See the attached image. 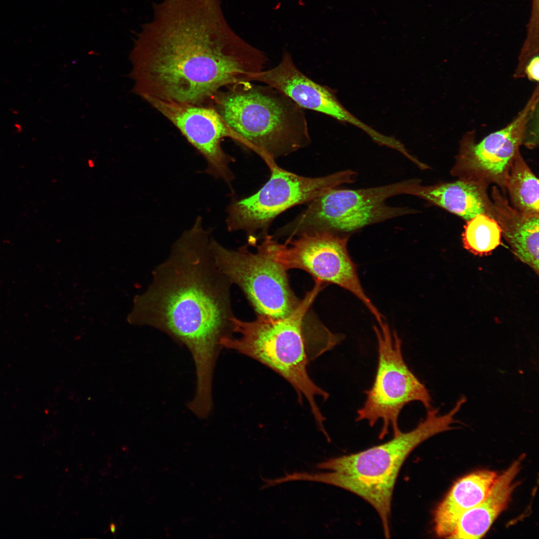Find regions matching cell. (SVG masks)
Returning <instances> with one entry per match:
<instances>
[{"instance_id":"5b68a950","label":"cell","mask_w":539,"mask_h":539,"mask_svg":"<svg viewBox=\"0 0 539 539\" xmlns=\"http://www.w3.org/2000/svg\"><path fill=\"white\" fill-rule=\"evenodd\" d=\"M212 106L269 166L311 142L303 109L269 85L244 82L220 91Z\"/></svg>"},{"instance_id":"d6986e66","label":"cell","mask_w":539,"mask_h":539,"mask_svg":"<svg viewBox=\"0 0 539 539\" xmlns=\"http://www.w3.org/2000/svg\"><path fill=\"white\" fill-rule=\"evenodd\" d=\"M502 231L493 218L477 215L467 221L462 235L464 248L472 253L486 255L501 244Z\"/></svg>"},{"instance_id":"9c48e42d","label":"cell","mask_w":539,"mask_h":539,"mask_svg":"<svg viewBox=\"0 0 539 539\" xmlns=\"http://www.w3.org/2000/svg\"><path fill=\"white\" fill-rule=\"evenodd\" d=\"M348 235L317 231L303 233L279 243L268 235L256 247L287 271L301 270L314 280L334 284L349 291L381 323L384 316L362 288L356 265L348 252Z\"/></svg>"},{"instance_id":"52a82bcc","label":"cell","mask_w":539,"mask_h":539,"mask_svg":"<svg viewBox=\"0 0 539 539\" xmlns=\"http://www.w3.org/2000/svg\"><path fill=\"white\" fill-rule=\"evenodd\" d=\"M268 181L254 194L232 203L228 208L229 231H244L248 245L268 235L273 221L295 206L314 199L344 184L355 181L356 173L346 170L320 177H306L286 171L276 163L269 166Z\"/></svg>"},{"instance_id":"ac0fdd59","label":"cell","mask_w":539,"mask_h":539,"mask_svg":"<svg viewBox=\"0 0 539 539\" xmlns=\"http://www.w3.org/2000/svg\"><path fill=\"white\" fill-rule=\"evenodd\" d=\"M505 189L514 208L525 214L539 215V180L520 152L513 161Z\"/></svg>"},{"instance_id":"ba28073f","label":"cell","mask_w":539,"mask_h":539,"mask_svg":"<svg viewBox=\"0 0 539 539\" xmlns=\"http://www.w3.org/2000/svg\"><path fill=\"white\" fill-rule=\"evenodd\" d=\"M373 326L378 345V364L371 387L364 391L366 400L357 411V421H367L373 427L381 421L378 435L383 439L392 429L393 436L401 431L398 419L403 408L412 402L429 409L431 397L425 386L410 369L402 351L397 333L383 321Z\"/></svg>"},{"instance_id":"8992f818","label":"cell","mask_w":539,"mask_h":539,"mask_svg":"<svg viewBox=\"0 0 539 539\" xmlns=\"http://www.w3.org/2000/svg\"><path fill=\"white\" fill-rule=\"evenodd\" d=\"M420 181L412 179L373 188L331 189L309 202L303 212L278 229L274 236L288 239L317 231L347 235L370 225L415 214V209L391 207L386 200L398 195H410L413 187Z\"/></svg>"},{"instance_id":"7c38bea8","label":"cell","mask_w":539,"mask_h":539,"mask_svg":"<svg viewBox=\"0 0 539 539\" xmlns=\"http://www.w3.org/2000/svg\"><path fill=\"white\" fill-rule=\"evenodd\" d=\"M170 121L205 158V172L228 183L234 176L230 164L235 159L222 149V140L229 138L242 144L240 137L211 105H197L173 101H146Z\"/></svg>"},{"instance_id":"4fadbf2b","label":"cell","mask_w":539,"mask_h":539,"mask_svg":"<svg viewBox=\"0 0 539 539\" xmlns=\"http://www.w3.org/2000/svg\"><path fill=\"white\" fill-rule=\"evenodd\" d=\"M250 82H258L273 87L284 93L302 109L320 112L343 122L357 126L374 139L378 132L352 115L340 103L334 92L327 86L314 81L300 71L291 54L283 52L275 67L252 74Z\"/></svg>"},{"instance_id":"7402d4cb","label":"cell","mask_w":539,"mask_h":539,"mask_svg":"<svg viewBox=\"0 0 539 539\" xmlns=\"http://www.w3.org/2000/svg\"><path fill=\"white\" fill-rule=\"evenodd\" d=\"M14 477L16 479L19 480L22 479L23 477V476L21 474H16L14 475Z\"/></svg>"},{"instance_id":"5bb4252c","label":"cell","mask_w":539,"mask_h":539,"mask_svg":"<svg viewBox=\"0 0 539 539\" xmlns=\"http://www.w3.org/2000/svg\"><path fill=\"white\" fill-rule=\"evenodd\" d=\"M497 186L491 192L493 218L512 252L539 274V215L521 212L509 203Z\"/></svg>"},{"instance_id":"9a60e30c","label":"cell","mask_w":539,"mask_h":539,"mask_svg":"<svg viewBox=\"0 0 539 539\" xmlns=\"http://www.w3.org/2000/svg\"><path fill=\"white\" fill-rule=\"evenodd\" d=\"M487 186L461 179L453 182L430 186H422L419 183L413 187L411 195L444 209L467 221L479 214H485L493 218V204L487 194Z\"/></svg>"},{"instance_id":"30bf717a","label":"cell","mask_w":539,"mask_h":539,"mask_svg":"<svg viewBox=\"0 0 539 539\" xmlns=\"http://www.w3.org/2000/svg\"><path fill=\"white\" fill-rule=\"evenodd\" d=\"M210 247L216 262L232 284L244 292L256 314L284 318L302 303L290 286L287 270L264 253L244 246L227 249L211 237Z\"/></svg>"},{"instance_id":"44dd1931","label":"cell","mask_w":539,"mask_h":539,"mask_svg":"<svg viewBox=\"0 0 539 539\" xmlns=\"http://www.w3.org/2000/svg\"><path fill=\"white\" fill-rule=\"evenodd\" d=\"M109 529L112 533L115 534L116 530V525L114 523H110L109 525Z\"/></svg>"},{"instance_id":"6da1fadb","label":"cell","mask_w":539,"mask_h":539,"mask_svg":"<svg viewBox=\"0 0 539 539\" xmlns=\"http://www.w3.org/2000/svg\"><path fill=\"white\" fill-rule=\"evenodd\" d=\"M152 7L130 55L133 91L145 101L211 103L267 64L231 27L220 0H160Z\"/></svg>"},{"instance_id":"e0dca14e","label":"cell","mask_w":539,"mask_h":539,"mask_svg":"<svg viewBox=\"0 0 539 539\" xmlns=\"http://www.w3.org/2000/svg\"><path fill=\"white\" fill-rule=\"evenodd\" d=\"M523 459L524 456H521L497 476L485 498L461 517L448 538L474 539L485 536L507 506L516 487L514 480Z\"/></svg>"},{"instance_id":"277c9868","label":"cell","mask_w":539,"mask_h":539,"mask_svg":"<svg viewBox=\"0 0 539 539\" xmlns=\"http://www.w3.org/2000/svg\"><path fill=\"white\" fill-rule=\"evenodd\" d=\"M460 410L455 405L447 413L427 409L425 418L410 431H401L390 440L365 450L332 458L318 463L326 472H298V481L316 482L335 486L357 495L377 513L386 538L391 536L390 519L393 493L405 461L421 443L455 428V416Z\"/></svg>"},{"instance_id":"3957f363","label":"cell","mask_w":539,"mask_h":539,"mask_svg":"<svg viewBox=\"0 0 539 539\" xmlns=\"http://www.w3.org/2000/svg\"><path fill=\"white\" fill-rule=\"evenodd\" d=\"M315 281L313 288L303 298L301 306L291 315L275 318L257 314L251 321L234 319L235 336L223 339L224 348L250 357L270 368L288 381L299 401L305 398L320 429L325 418L316 401L318 397L327 400L329 394L316 385L307 372L308 364L332 349L344 339L327 328L310 308L324 287Z\"/></svg>"},{"instance_id":"ffe728a7","label":"cell","mask_w":539,"mask_h":539,"mask_svg":"<svg viewBox=\"0 0 539 539\" xmlns=\"http://www.w3.org/2000/svg\"><path fill=\"white\" fill-rule=\"evenodd\" d=\"M539 56H534L531 60L528 61L524 70V76L527 75L529 79L532 81H538L539 80Z\"/></svg>"},{"instance_id":"8fae6325","label":"cell","mask_w":539,"mask_h":539,"mask_svg":"<svg viewBox=\"0 0 539 539\" xmlns=\"http://www.w3.org/2000/svg\"><path fill=\"white\" fill-rule=\"evenodd\" d=\"M538 87L518 116L504 128L493 132L480 142L474 133L461 141L451 173L459 179L488 185L493 183L502 191L513 161L520 152L527 133V126L538 109Z\"/></svg>"},{"instance_id":"2e32d148","label":"cell","mask_w":539,"mask_h":539,"mask_svg":"<svg viewBox=\"0 0 539 539\" xmlns=\"http://www.w3.org/2000/svg\"><path fill=\"white\" fill-rule=\"evenodd\" d=\"M497 476L495 472L481 470L457 481L435 509L436 535L448 538L461 517L485 498Z\"/></svg>"},{"instance_id":"7a4b0ae2","label":"cell","mask_w":539,"mask_h":539,"mask_svg":"<svg viewBox=\"0 0 539 539\" xmlns=\"http://www.w3.org/2000/svg\"><path fill=\"white\" fill-rule=\"evenodd\" d=\"M210 234L198 217L155 269L152 284L139 302L142 323L163 332L190 352L195 391L201 395L212 391L221 341L235 334L232 283L216 262Z\"/></svg>"}]
</instances>
